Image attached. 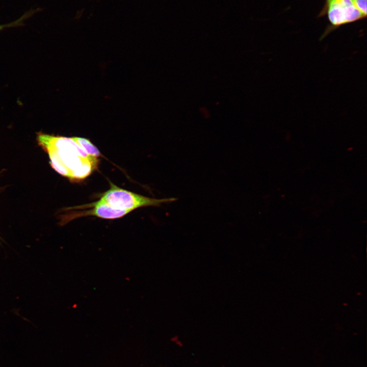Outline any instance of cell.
<instances>
[{"label":"cell","instance_id":"52a82bcc","mask_svg":"<svg viewBox=\"0 0 367 367\" xmlns=\"http://www.w3.org/2000/svg\"><path fill=\"white\" fill-rule=\"evenodd\" d=\"M357 9L366 17V0H352Z\"/></svg>","mask_w":367,"mask_h":367},{"label":"cell","instance_id":"277c9868","mask_svg":"<svg viewBox=\"0 0 367 367\" xmlns=\"http://www.w3.org/2000/svg\"><path fill=\"white\" fill-rule=\"evenodd\" d=\"M78 206L86 208V210L75 212L71 216V219L89 216L106 219H115L121 218L130 212L113 207L100 199L94 202Z\"/></svg>","mask_w":367,"mask_h":367},{"label":"cell","instance_id":"3957f363","mask_svg":"<svg viewBox=\"0 0 367 367\" xmlns=\"http://www.w3.org/2000/svg\"><path fill=\"white\" fill-rule=\"evenodd\" d=\"M325 10L331 27L323 37L331 30L365 18L352 0H326Z\"/></svg>","mask_w":367,"mask_h":367},{"label":"cell","instance_id":"5b68a950","mask_svg":"<svg viewBox=\"0 0 367 367\" xmlns=\"http://www.w3.org/2000/svg\"><path fill=\"white\" fill-rule=\"evenodd\" d=\"M72 139L89 156L96 158L101 156L99 150L89 139L80 137H72Z\"/></svg>","mask_w":367,"mask_h":367},{"label":"cell","instance_id":"6da1fadb","mask_svg":"<svg viewBox=\"0 0 367 367\" xmlns=\"http://www.w3.org/2000/svg\"><path fill=\"white\" fill-rule=\"evenodd\" d=\"M37 139L48 152L53 168L70 180L83 179L97 167L98 158L88 155L72 138L40 133Z\"/></svg>","mask_w":367,"mask_h":367},{"label":"cell","instance_id":"7a4b0ae2","mask_svg":"<svg viewBox=\"0 0 367 367\" xmlns=\"http://www.w3.org/2000/svg\"><path fill=\"white\" fill-rule=\"evenodd\" d=\"M100 200L116 208L132 212L144 206H159L163 203L176 200L175 198L155 199L142 196L110 184L109 190L103 193Z\"/></svg>","mask_w":367,"mask_h":367},{"label":"cell","instance_id":"8992f818","mask_svg":"<svg viewBox=\"0 0 367 367\" xmlns=\"http://www.w3.org/2000/svg\"><path fill=\"white\" fill-rule=\"evenodd\" d=\"M32 12H29L25 14L23 16H21V18H19L16 21H14L8 24L0 25V30H3L5 28L17 27L23 24V21L24 19H27L29 16L32 15Z\"/></svg>","mask_w":367,"mask_h":367}]
</instances>
